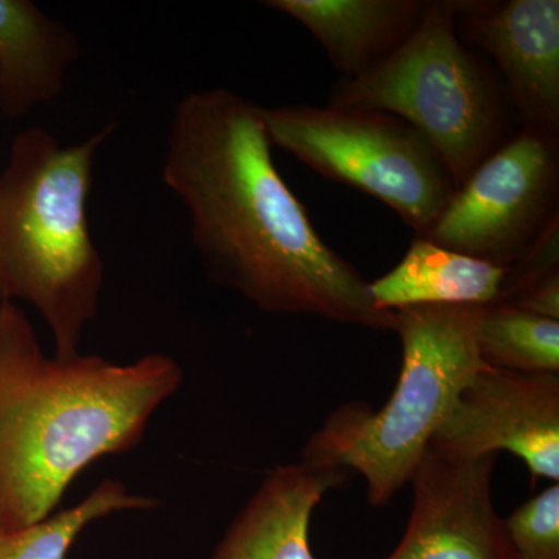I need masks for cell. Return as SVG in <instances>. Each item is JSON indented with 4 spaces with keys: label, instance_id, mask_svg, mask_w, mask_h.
I'll use <instances>...</instances> for the list:
<instances>
[{
    "label": "cell",
    "instance_id": "1",
    "mask_svg": "<svg viewBox=\"0 0 559 559\" xmlns=\"http://www.w3.org/2000/svg\"><path fill=\"white\" fill-rule=\"evenodd\" d=\"M271 148L263 108L235 92H190L173 110L162 178L210 278L272 314L393 331L395 312L319 237Z\"/></svg>",
    "mask_w": 559,
    "mask_h": 559
},
{
    "label": "cell",
    "instance_id": "2",
    "mask_svg": "<svg viewBox=\"0 0 559 559\" xmlns=\"http://www.w3.org/2000/svg\"><path fill=\"white\" fill-rule=\"evenodd\" d=\"M182 381L159 353L49 358L25 312L0 301V530L46 521L87 466L138 448Z\"/></svg>",
    "mask_w": 559,
    "mask_h": 559
},
{
    "label": "cell",
    "instance_id": "3",
    "mask_svg": "<svg viewBox=\"0 0 559 559\" xmlns=\"http://www.w3.org/2000/svg\"><path fill=\"white\" fill-rule=\"evenodd\" d=\"M114 128L69 146L40 128L22 131L0 173V301L31 304L49 326L58 359L79 355L98 311L105 264L87 202L95 153Z\"/></svg>",
    "mask_w": 559,
    "mask_h": 559
},
{
    "label": "cell",
    "instance_id": "4",
    "mask_svg": "<svg viewBox=\"0 0 559 559\" xmlns=\"http://www.w3.org/2000/svg\"><path fill=\"white\" fill-rule=\"evenodd\" d=\"M474 305H419L395 312L403 347L399 381L380 411L337 407L305 444L301 463L355 469L373 507L409 484L462 390L489 369L476 344Z\"/></svg>",
    "mask_w": 559,
    "mask_h": 559
},
{
    "label": "cell",
    "instance_id": "5",
    "mask_svg": "<svg viewBox=\"0 0 559 559\" xmlns=\"http://www.w3.org/2000/svg\"><path fill=\"white\" fill-rule=\"evenodd\" d=\"M329 105L406 120L440 154L457 190L514 134L518 119L499 73L460 40L455 0H430L414 35L369 72L342 79Z\"/></svg>",
    "mask_w": 559,
    "mask_h": 559
},
{
    "label": "cell",
    "instance_id": "6",
    "mask_svg": "<svg viewBox=\"0 0 559 559\" xmlns=\"http://www.w3.org/2000/svg\"><path fill=\"white\" fill-rule=\"evenodd\" d=\"M263 121L272 146L384 202L415 237L432 227L457 191L429 140L384 110L289 105L263 108Z\"/></svg>",
    "mask_w": 559,
    "mask_h": 559
},
{
    "label": "cell",
    "instance_id": "7",
    "mask_svg": "<svg viewBox=\"0 0 559 559\" xmlns=\"http://www.w3.org/2000/svg\"><path fill=\"white\" fill-rule=\"evenodd\" d=\"M559 221V132L525 127L481 162L421 238L509 267Z\"/></svg>",
    "mask_w": 559,
    "mask_h": 559
},
{
    "label": "cell",
    "instance_id": "8",
    "mask_svg": "<svg viewBox=\"0 0 559 559\" xmlns=\"http://www.w3.org/2000/svg\"><path fill=\"white\" fill-rule=\"evenodd\" d=\"M428 450L455 459L509 451L532 479L559 480V374L480 371L455 400Z\"/></svg>",
    "mask_w": 559,
    "mask_h": 559
},
{
    "label": "cell",
    "instance_id": "9",
    "mask_svg": "<svg viewBox=\"0 0 559 559\" xmlns=\"http://www.w3.org/2000/svg\"><path fill=\"white\" fill-rule=\"evenodd\" d=\"M496 460L428 450L411 480L409 525L388 559H514L506 522L492 503Z\"/></svg>",
    "mask_w": 559,
    "mask_h": 559
},
{
    "label": "cell",
    "instance_id": "10",
    "mask_svg": "<svg viewBox=\"0 0 559 559\" xmlns=\"http://www.w3.org/2000/svg\"><path fill=\"white\" fill-rule=\"evenodd\" d=\"M455 32L496 61L521 124L559 132L558 0H455Z\"/></svg>",
    "mask_w": 559,
    "mask_h": 559
},
{
    "label": "cell",
    "instance_id": "11",
    "mask_svg": "<svg viewBox=\"0 0 559 559\" xmlns=\"http://www.w3.org/2000/svg\"><path fill=\"white\" fill-rule=\"evenodd\" d=\"M347 471L307 463L277 466L246 503L210 559H318L310 525L320 500L344 487Z\"/></svg>",
    "mask_w": 559,
    "mask_h": 559
},
{
    "label": "cell",
    "instance_id": "12",
    "mask_svg": "<svg viewBox=\"0 0 559 559\" xmlns=\"http://www.w3.org/2000/svg\"><path fill=\"white\" fill-rule=\"evenodd\" d=\"M430 0H266L304 25L342 79H356L414 35Z\"/></svg>",
    "mask_w": 559,
    "mask_h": 559
},
{
    "label": "cell",
    "instance_id": "13",
    "mask_svg": "<svg viewBox=\"0 0 559 559\" xmlns=\"http://www.w3.org/2000/svg\"><path fill=\"white\" fill-rule=\"evenodd\" d=\"M76 36L31 0H0V114L16 120L61 94Z\"/></svg>",
    "mask_w": 559,
    "mask_h": 559
},
{
    "label": "cell",
    "instance_id": "14",
    "mask_svg": "<svg viewBox=\"0 0 559 559\" xmlns=\"http://www.w3.org/2000/svg\"><path fill=\"white\" fill-rule=\"evenodd\" d=\"M507 270L415 237L403 260L369 283V293L388 311L419 305L485 307L498 304Z\"/></svg>",
    "mask_w": 559,
    "mask_h": 559
},
{
    "label": "cell",
    "instance_id": "15",
    "mask_svg": "<svg viewBox=\"0 0 559 559\" xmlns=\"http://www.w3.org/2000/svg\"><path fill=\"white\" fill-rule=\"evenodd\" d=\"M476 344L489 369L559 374V320L485 305L477 308Z\"/></svg>",
    "mask_w": 559,
    "mask_h": 559
},
{
    "label": "cell",
    "instance_id": "16",
    "mask_svg": "<svg viewBox=\"0 0 559 559\" xmlns=\"http://www.w3.org/2000/svg\"><path fill=\"white\" fill-rule=\"evenodd\" d=\"M156 499L132 495L119 480H103L76 506L17 532L0 530V559H68L69 551L92 522L121 511H146Z\"/></svg>",
    "mask_w": 559,
    "mask_h": 559
},
{
    "label": "cell",
    "instance_id": "17",
    "mask_svg": "<svg viewBox=\"0 0 559 559\" xmlns=\"http://www.w3.org/2000/svg\"><path fill=\"white\" fill-rule=\"evenodd\" d=\"M506 522L514 559H559V485L522 503Z\"/></svg>",
    "mask_w": 559,
    "mask_h": 559
},
{
    "label": "cell",
    "instance_id": "18",
    "mask_svg": "<svg viewBox=\"0 0 559 559\" xmlns=\"http://www.w3.org/2000/svg\"><path fill=\"white\" fill-rule=\"evenodd\" d=\"M555 274H559V221L525 255L509 266L498 304H509L522 290Z\"/></svg>",
    "mask_w": 559,
    "mask_h": 559
},
{
    "label": "cell",
    "instance_id": "19",
    "mask_svg": "<svg viewBox=\"0 0 559 559\" xmlns=\"http://www.w3.org/2000/svg\"><path fill=\"white\" fill-rule=\"evenodd\" d=\"M503 305H510L539 318L559 320V274L550 275L549 278L530 286L509 304Z\"/></svg>",
    "mask_w": 559,
    "mask_h": 559
}]
</instances>
